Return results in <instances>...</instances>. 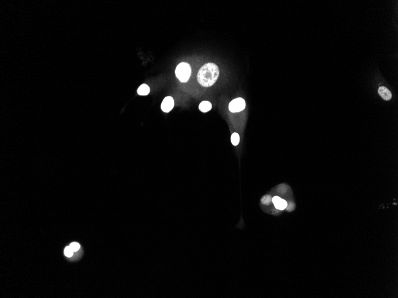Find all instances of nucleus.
Instances as JSON below:
<instances>
[{
  "label": "nucleus",
  "mask_w": 398,
  "mask_h": 298,
  "mask_svg": "<svg viewBox=\"0 0 398 298\" xmlns=\"http://www.w3.org/2000/svg\"><path fill=\"white\" fill-rule=\"evenodd\" d=\"M220 75L218 65L212 63L203 65L197 73V79L200 85L210 87L216 82Z\"/></svg>",
  "instance_id": "f257e3e1"
},
{
  "label": "nucleus",
  "mask_w": 398,
  "mask_h": 298,
  "mask_svg": "<svg viewBox=\"0 0 398 298\" xmlns=\"http://www.w3.org/2000/svg\"><path fill=\"white\" fill-rule=\"evenodd\" d=\"M175 74L181 82H187L191 75L190 65L186 63L179 64L175 70Z\"/></svg>",
  "instance_id": "f03ea898"
},
{
  "label": "nucleus",
  "mask_w": 398,
  "mask_h": 298,
  "mask_svg": "<svg viewBox=\"0 0 398 298\" xmlns=\"http://www.w3.org/2000/svg\"><path fill=\"white\" fill-rule=\"evenodd\" d=\"M246 107V102L242 98H237L233 99L229 104V110L232 113L240 112Z\"/></svg>",
  "instance_id": "7ed1b4c3"
},
{
  "label": "nucleus",
  "mask_w": 398,
  "mask_h": 298,
  "mask_svg": "<svg viewBox=\"0 0 398 298\" xmlns=\"http://www.w3.org/2000/svg\"><path fill=\"white\" fill-rule=\"evenodd\" d=\"M174 107V100L171 97H166L164 98L161 104V109L165 113H169Z\"/></svg>",
  "instance_id": "20e7f679"
},
{
  "label": "nucleus",
  "mask_w": 398,
  "mask_h": 298,
  "mask_svg": "<svg viewBox=\"0 0 398 298\" xmlns=\"http://www.w3.org/2000/svg\"><path fill=\"white\" fill-rule=\"evenodd\" d=\"M272 202L274 204L276 208L278 210H284L287 207V202L281 198L279 196H276L272 198Z\"/></svg>",
  "instance_id": "39448f33"
},
{
  "label": "nucleus",
  "mask_w": 398,
  "mask_h": 298,
  "mask_svg": "<svg viewBox=\"0 0 398 298\" xmlns=\"http://www.w3.org/2000/svg\"><path fill=\"white\" fill-rule=\"evenodd\" d=\"M378 92L380 95V97L386 101H389L392 97L391 92L388 89L384 86L380 87L378 90Z\"/></svg>",
  "instance_id": "423d86ee"
},
{
  "label": "nucleus",
  "mask_w": 398,
  "mask_h": 298,
  "mask_svg": "<svg viewBox=\"0 0 398 298\" xmlns=\"http://www.w3.org/2000/svg\"><path fill=\"white\" fill-rule=\"evenodd\" d=\"M212 107V105L211 103L208 101H202L199 106V110L203 113H206L209 111L211 110Z\"/></svg>",
  "instance_id": "0eeeda50"
},
{
  "label": "nucleus",
  "mask_w": 398,
  "mask_h": 298,
  "mask_svg": "<svg viewBox=\"0 0 398 298\" xmlns=\"http://www.w3.org/2000/svg\"><path fill=\"white\" fill-rule=\"evenodd\" d=\"M150 90V89L147 85L143 84L138 88L137 93L139 95L145 96V95H147L149 94Z\"/></svg>",
  "instance_id": "6e6552de"
},
{
  "label": "nucleus",
  "mask_w": 398,
  "mask_h": 298,
  "mask_svg": "<svg viewBox=\"0 0 398 298\" xmlns=\"http://www.w3.org/2000/svg\"><path fill=\"white\" fill-rule=\"evenodd\" d=\"M231 143L234 146H237L238 145L240 142V136L237 133H234L231 137Z\"/></svg>",
  "instance_id": "1a4fd4ad"
},
{
  "label": "nucleus",
  "mask_w": 398,
  "mask_h": 298,
  "mask_svg": "<svg viewBox=\"0 0 398 298\" xmlns=\"http://www.w3.org/2000/svg\"><path fill=\"white\" fill-rule=\"evenodd\" d=\"M261 202L264 205H269L272 202V198L270 195H265L262 198Z\"/></svg>",
  "instance_id": "9d476101"
},
{
  "label": "nucleus",
  "mask_w": 398,
  "mask_h": 298,
  "mask_svg": "<svg viewBox=\"0 0 398 298\" xmlns=\"http://www.w3.org/2000/svg\"><path fill=\"white\" fill-rule=\"evenodd\" d=\"M73 252H73V250H72V248H71L70 246L66 247V248L65 249V251H64L65 255L67 257H72L73 255Z\"/></svg>",
  "instance_id": "9b49d317"
},
{
  "label": "nucleus",
  "mask_w": 398,
  "mask_h": 298,
  "mask_svg": "<svg viewBox=\"0 0 398 298\" xmlns=\"http://www.w3.org/2000/svg\"><path fill=\"white\" fill-rule=\"evenodd\" d=\"M70 246H71V248H72V250H73V252H76V251H78V250L80 249V247H81V246H80V245H79L78 243H76V242H73V243H72L70 245Z\"/></svg>",
  "instance_id": "f8f14e48"
},
{
  "label": "nucleus",
  "mask_w": 398,
  "mask_h": 298,
  "mask_svg": "<svg viewBox=\"0 0 398 298\" xmlns=\"http://www.w3.org/2000/svg\"><path fill=\"white\" fill-rule=\"evenodd\" d=\"M294 208H295V204L294 203H293L292 202H291L289 204H287V207H286L285 209L287 210L288 211L291 212V211H292L293 210H294Z\"/></svg>",
  "instance_id": "ddd939ff"
},
{
  "label": "nucleus",
  "mask_w": 398,
  "mask_h": 298,
  "mask_svg": "<svg viewBox=\"0 0 398 298\" xmlns=\"http://www.w3.org/2000/svg\"><path fill=\"white\" fill-rule=\"evenodd\" d=\"M280 186V187L279 188V191L280 192H281L282 190H283L282 192H285L286 191V189H287V187H286L287 186H286L285 185H282Z\"/></svg>",
  "instance_id": "4468645a"
}]
</instances>
